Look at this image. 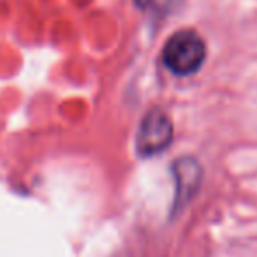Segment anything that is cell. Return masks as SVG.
<instances>
[{
	"label": "cell",
	"instance_id": "6da1fadb",
	"mask_svg": "<svg viewBox=\"0 0 257 257\" xmlns=\"http://www.w3.org/2000/svg\"><path fill=\"white\" fill-rule=\"evenodd\" d=\"M206 60V43L196 30L175 32L162 48V62L175 76H192Z\"/></svg>",
	"mask_w": 257,
	"mask_h": 257
},
{
	"label": "cell",
	"instance_id": "7a4b0ae2",
	"mask_svg": "<svg viewBox=\"0 0 257 257\" xmlns=\"http://www.w3.org/2000/svg\"><path fill=\"white\" fill-rule=\"evenodd\" d=\"M175 136L173 120L164 109L152 107L138 128L136 150L141 157H154L168 150Z\"/></svg>",
	"mask_w": 257,
	"mask_h": 257
},
{
	"label": "cell",
	"instance_id": "3957f363",
	"mask_svg": "<svg viewBox=\"0 0 257 257\" xmlns=\"http://www.w3.org/2000/svg\"><path fill=\"white\" fill-rule=\"evenodd\" d=\"M173 178H175V201H173V213L187 206L197 194L203 180V168L199 161L194 157H182L173 162Z\"/></svg>",
	"mask_w": 257,
	"mask_h": 257
},
{
	"label": "cell",
	"instance_id": "277c9868",
	"mask_svg": "<svg viewBox=\"0 0 257 257\" xmlns=\"http://www.w3.org/2000/svg\"><path fill=\"white\" fill-rule=\"evenodd\" d=\"M140 4L152 9L155 18H166L183 4V0H140Z\"/></svg>",
	"mask_w": 257,
	"mask_h": 257
},
{
	"label": "cell",
	"instance_id": "5b68a950",
	"mask_svg": "<svg viewBox=\"0 0 257 257\" xmlns=\"http://www.w3.org/2000/svg\"><path fill=\"white\" fill-rule=\"evenodd\" d=\"M114 257H127V255H114Z\"/></svg>",
	"mask_w": 257,
	"mask_h": 257
}]
</instances>
